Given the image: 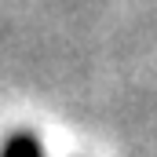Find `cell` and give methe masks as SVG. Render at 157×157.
Masks as SVG:
<instances>
[{"label": "cell", "mask_w": 157, "mask_h": 157, "mask_svg": "<svg viewBox=\"0 0 157 157\" xmlns=\"http://www.w3.org/2000/svg\"><path fill=\"white\" fill-rule=\"evenodd\" d=\"M0 157H44V154H40L37 135H29V132H18V135H11V139L4 143Z\"/></svg>", "instance_id": "1"}]
</instances>
